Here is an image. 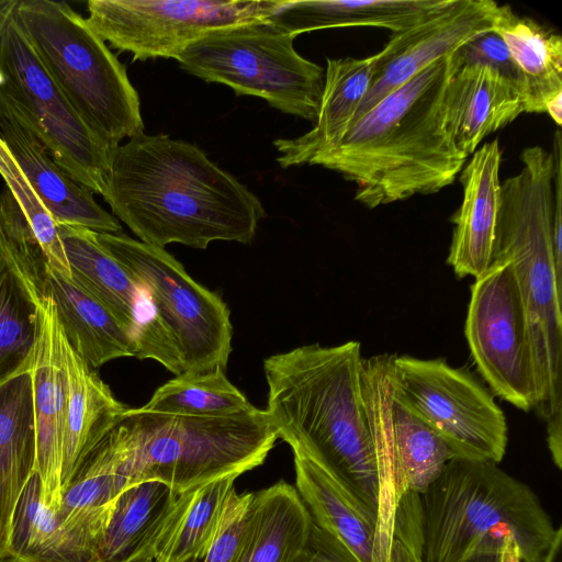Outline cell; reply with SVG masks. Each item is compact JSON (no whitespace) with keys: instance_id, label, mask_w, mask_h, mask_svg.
I'll return each instance as SVG.
<instances>
[{"instance_id":"3","label":"cell","mask_w":562,"mask_h":562,"mask_svg":"<svg viewBox=\"0 0 562 562\" xmlns=\"http://www.w3.org/2000/svg\"><path fill=\"white\" fill-rule=\"evenodd\" d=\"M458 61L454 52L424 68L310 165L355 182V199L370 209L451 184L468 158L454 146L445 120L446 88Z\"/></svg>"},{"instance_id":"15","label":"cell","mask_w":562,"mask_h":562,"mask_svg":"<svg viewBox=\"0 0 562 562\" xmlns=\"http://www.w3.org/2000/svg\"><path fill=\"white\" fill-rule=\"evenodd\" d=\"M501 5L492 0H448L415 25L392 33L374 54V75L350 127L380 100L438 59L494 31Z\"/></svg>"},{"instance_id":"16","label":"cell","mask_w":562,"mask_h":562,"mask_svg":"<svg viewBox=\"0 0 562 562\" xmlns=\"http://www.w3.org/2000/svg\"><path fill=\"white\" fill-rule=\"evenodd\" d=\"M1 85V83H0ZM0 137L57 224L119 234L122 225L49 156L24 111L0 86Z\"/></svg>"},{"instance_id":"25","label":"cell","mask_w":562,"mask_h":562,"mask_svg":"<svg viewBox=\"0 0 562 562\" xmlns=\"http://www.w3.org/2000/svg\"><path fill=\"white\" fill-rule=\"evenodd\" d=\"M58 232L71 279L99 300L134 340L154 313L144 290L99 244L95 232L66 224H58Z\"/></svg>"},{"instance_id":"2","label":"cell","mask_w":562,"mask_h":562,"mask_svg":"<svg viewBox=\"0 0 562 562\" xmlns=\"http://www.w3.org/2000/svg\"><path fill=\"white\" fill-rule=\"evenodd\" d=\"M358 341L304 345L263 361L265 409L293 453L327 470L378 520L380 487Z\"/></svg>"},{"instance_id":"7","label":"cell","mask_w":562,"mask_h":562,"mask_svg":"<svg viewBox=\"0 0 562 562\" xmlns=\"http://www.w3.org/2000/svg\"><path fill=\"white\" fill-rule=\"evenodd\" d=\"M14 13L52 79L99 138L117 147L144 131L125 65L81 14L53 0H19Z\"/></svg>"},{"instance_id":"40","label":"cell","mask_w":562,"mask_h":562,"mask_svg":"<svg viewBox=\"0 0 562 562\" xmlns=\"http://www.w3.org/2000/svg\"><path fill=\"white\" fill-rule=\"evenodd\" d=\"M543 562H562V527H558Z\"/></svg>"},{"instance_id":"22","label":"cell","mask_w":562,"mask_h":562,"mask_svg":"<svg viewBox=\"0 0 562 562\" xmlns=\"http://www.w3.org/2000/svg\"><path fill=\"white\" fill-rule=\"evenodd\" d=\"M67 380V414L63 447L61 493L89 453L121 422L126 406L68 344L59 331Z\"/></svg>"},{"instance_id":"45","label":"cell","mask_w":562,"mask_h":562,"mask_svg":"<svg viewBox=\"0 0 562 562\" xmlns=\"http://www.w3.org/2000/svg\"><path fill=\"white\" fill-rule=\"evenodd\" d=\"M128 562H154L153 549H147Z\"/></svg>"},{"instance_id":"4","label":"cell","mask_w":562,"mask_h":562,"mask_svg":"<svg viewBox=\"0 0 562 562\" xmlns=\"http://www.w3.org/2000/svg\"><path fill=\"white\" fill-rule=\"evenodd\" d=\"M520 171L501 182L492 262L513 263L526 310L537 387L535 411L562 468V293L553 263V157L526 147ZM492 265V263H491Z\"/></svg>"},{"instance_id":"5","label":"cell","mask_w":562,"mask_h":562,"mask_svg":"<svg viewBox=\"0 0 562 562\" xmlns=\"http://www.w3.org/2000/svg\"><path fill=\"white\" fill-rule=\"evenodd\" d=\"M420 562H464L517 544L521 562H543L557 529L539 496L492 461L451 459L419 494Z\"/></svg>"},{"instance_id":"29","label":"cell","mask_w":562,"mask_h":562,"mask_svg":"<svg viewBox=\"0 0 562 562\" xmlns=\"http://www.w3.org/2000/svg\"><path fill=\"white\" fill-rule=\"evenodd\" d=\"M312 517L296 488L278 482L252 493L236 562H290L304 546Z\"/></svg>"},{"instance_id":"12","label":"cell","mask_w":562,"mask_h":562,"mask_svg":"<svg viewBox=\"0 0 562 562\" xmlns=\"http://www.w3.org/2000/svg\"><path fill=\"white\" fill-rule=\"evenodd\" d=\"M395 386L454 458L499 463L508 443L503 411L469 370L445 359L392 356Z\"/></svg>"},{"instance_id":"32","label":"cell","mask_w":562,"mask_h":562,"mask_svg":"<svg viewBox=\"0 0 562 562\" xmlns=\"http://www.w3.org/2000/svg\"><path fill=\"white\" fill-rule=\"evenodd\" d=\"M177 494L158 481L125 487L116 497L97 551V562H128L153 549Z\"/></svg>"},{"instance_id":"14","label":"cell","mask_w":562,"mask_h":562,"mask_svg":"<svg viewBox=\"0 0 562 562\" xmlns=\"http://www.w3.org/2000/svg\"><path fill=\"white\" fill-rule=\"evenodd\" d=\"M465 337L476 369L495 395L535 408L529 324L513 263L494 261L471 285Z\"/></svg>"},{"instance_id":"23","label":"cell","mask_w":562,"mask_h":562,"mask_svg":"<svg viewBox=\"0 0 562 562\" xmlns=\"http://www.w3.org/2000/svg\"><path fill=\"white\" fill-rule=\"evenodd\" d=\"M374 55L366 58H327L324 87L314 126L294 138H278L273 146L282 168L310 164L335 147L350 128L374 75Z\"/></svg>"},{"instance_id":"10","label":"cell","mask_w":562,"mask_h":562,"mask_svg":"<svg viewBox=\"0 0 562 562\" xmlns=\"http://www.w3.org/2000/svg\"><path fill=\"white\" fill-rule=\"evenodd\" d=\"M95 237L146 293L179 353L183 372L225 370L233 326L224 301L194 281L165 248L122 233H95Z\"/></svg>"},{"instance_id":"38","label":"cell","mask_w":562,"mask_h":562,"mask_svg":"<svg viewBox=\"0 0 562 562\" xmlns=\"http://www.w3.org/2000/svg\"><path fill=\"white\" fill-rule=\"evenodd\" d=\"M290 562H357L335 536L312 521L304 546Z\"/></svg>"},{"instance_id":"9","label":"cell","mask_w":562,"mask_h":562,"mask_svg":"<svg viewBox=\"0 0 562 562\" xmlns=\"http://www.w3.org/2000/svg\"><path fill=\"white\" fill-rule=\"evenodd\" d=\"M389 353L363 358L361 387L375 454L380 499L376 540L380 562H395L403 542L395 536L398 506L408 492L423 494L454 458L445 441L397 391Z\"/></svg>"},{"instance_id":"6","label":"cell","mask_w":562,"mask_h":562,"mask_svg":"<svg viewBox=\"0 0 562 562\" xmlns=\"http://www.w3.org/2000/svg\"><path fill=\"white\" fill-rule=\"evenodd\" d=\"M120 424L130 484L158 481L177 495L261 465L278 439L267 412L255 406L225 416L126 408Z\"/></svg>"},{"instance_id":"13","label":"cell","mask_w":562,"mask_h":562,"mask_svg":"<svg viewBox=\"0 0 562 562\" xmlns=\"http://www.w3.org/2000/svg\"><path fill=\"white\" fill-rule=\"evenodd\" d=\"M282 0H90V27L132 60L177 58L207 33L265 22Z\"/></svg>"},{"instance_id":"26","label":"cell","mask_w":562,"mask_h":562,"mask_svg":"<svg viewBox=\"0 0 562 562\" xmlns=\"http://www.w3.org/2000/svg\"><path fill=\"white\" fill-rule=\"evenodd\" d=\"M43 294L55 304L56 314L71 348L93 369L106 362L135 357V342L109 310L71 278L45 263Z\"/></svg>"},{"instance_id":"20","label":"cell","mask_w":562,"mask_h":562,"mask_svg":"<svg viewBox=\"0 0 562 562\" xmlns=\"http://www.w3.org/2000/svg\"><path fill=\"white\" fill-rule=\"evenodd\" d=\"M524 112L522 93L506 78L488 67L458 61L446 88L445 120L459 151L473 154L486 136Z\"/></svg>"},{"instance_id":"33","label":"cell","mask_w":562,"mask_h":562,"mask_svg":"<svg viewBox=\"0 0 562 562\" xmlns=\"http://www.w3.org/2000/svg\"><path fill=\"white\" fill-rule=\"evenodd\" d=\"M1 562H95L43 504L36 472L18 504L8 554Z\"/></svg>"},{"instance_id":"37","label":"cell","mask_w":562,"mask_h":562,"mask_svg":"<svg viewBox=\"0 0 562 562\" xmlns=\"http://www.w3.org/2000/svg\"><path fill=\"white\" fill-rule=\"evenodd\" d=\"M456 54L460 65L484 66L497 71L514 85L525 99L522 77L505 42L496 32L491 31L471 40Z\"/></svg>"},{"instance_id":"43","label":"cell","mask_w":562,"mask_h":562,"mask_svg":"<svg viewBox=\"0 0 562 562\" xmlns=\"http://www.w3.org/2000/svg\"><path fill=\"white\" fill-rule=\"evenodd\" d=\"M19 0H0V34Z\"/></svg>"},{"instance_id":"42","label":"cell","mask_w":562,"mask_h":562,"mask_svg":"<svg viewBox=\"0 0 562 562\" xmlns=\"http://www.w3.org/2000/svg\"><path fill=\"white\" fill-rule=\"evenodd\" d=\"M499 562H521L519 549L514 540L505 541L499 553Z\"/></svg>"},{"instance_id":"19","label":"cell","mask_w":562,"mask_h":562,"mask_svg":"<svg viewBox=\"0 0 562 562\" xmlns=\"http://www.w3.org/2000/svg\"><path fill=\"white\" fill-rule=\"evenodd\" d=\"M502 149L497 139L473 153L460 176L463 196L447 262L459 278L482 276L492 263L499 210Z\"/></svg>"},{"instance_id":"36","label":"cell","mask_w":562,"mask_h":562,"mask_svg":"<svg viewBox=\"0 0 562 562\" xmlns=\"http://www.w3.org/2000/svg\"><path fill=\"white\" fill-rule=\"evenodd\" d=\"M251 498L252 493L238 494L235 487L231 491L211 547L202 559L191 562H236Z\"/></svg>"},{"instance_id":"8","label":"cell","mask_w":562,"mask_h":562,"mask_svg":"<svg viewBox=\"0 0 562 562\" xmlns=\"http://www.w3.org/2000/svg\"><path fill=\"white\" fill-rule=\"evenodd\" d=\"M295 36L268 20L212 31L177 58L186 72L263 99L282 113L315 122L325 69L294 48Z\"/></svg>"},{"instance_id":"30","label":"cell","mask_w":562,"mask_h":562,"mask_svg":"<svg viewBox=\"0 0 562 562\" xmlns=\"http://www.w3.org/2000/svg\"><path fill=\"white\" fill-rule=\"evenodd\" d=\"M236 479L218 477L177 496L155 539L154 562H191L205 555Z\"/></svg>"},{"instance_id":"28","label":"cell","mask_w":562,"mask_h":562,"mask_svg":"<svg viewBox=\"0 0 562 562\" xmlns=\"http://www.w3.org/2000/svg\"><path fill=\"white\" fill-rule=\"evenodd\" d=\"M293 456L295 488L313 521L342 542L357 562H380L375 519L322 465Z\"/></svg>"},{"instance_id":"21","label":"cell","mask_w":562,"mask_h":562,"mask_svg":"<svg viewBox=\"0 0 562 562\" xmlns=\"http://www.w3.org/2000/svg\"><path fill=\"white\" fill-rule=\"evenodd\" d=\"M120 423L99 442L63 492L56 517L97 562V551L119 494L130 482L123 473Z\"/></svg>"},{"instance_id":"11","label":"cell","mask_w":562,"mask_h":562,"mask_svg":"<svg viewBox=\"0 0 562 562\" xmlns=\"http://www.w3.org/2000/svg\"><path fill=\"white\" fill-rule=\"evenodd\" d=\"M0 85L24 111L52 159L76 182L103 193L116 147L80 119L23 33L14 10L0 34Z\"/></svg>"},{"instance_id":"44","label":"cell","mask_w":562,"mask_h":562,"mask_svg":"<svg viewBox=\"0 0 562 562\" xmlns=\"http://www.w3.org/2000/svg\"><path fill=\"white\" fill-rule=\"evenodd\" d=\"M464 562H499V553L498 554L477 555V557L469 559Z\"/></svg>"},{"instance_id":"35","label":"cell","mask_w":562,"mask_h":562,"mask_svg":"<svg viewBox=\"0 0 562 562\" xmlns=\"http://www.w3.org/2000/svg\"><path fill=\"white\" fill-rule=\"evenodd\" d=\"M0 176L5 189L20 210L34 240L40 246L46 263L54 271L71 278L58 224L30 184L19 165L0 137Z\"/></svg>"},{"instance_id":"17","label":"cell","mask_w":562,"mask_h":562,"mask_svg":"<svg viewBox=\"0 0 562 562\" xmlns=\"http://www.w3.org/2000/svg\"><path fill=\"white\" fill-rule=\"evenodd\" d=\"M45 263L35 241L0 224V383L32 369Z\"/></svg>"},{"instance_id":"34","label":"cell","mask_w":562,"mask_h":562,"mask_svg":"<svg viewBox=\"0 0 562 562\" xmlns=\"http://www.w3.org/2000/svg\"><path fill=\"white\" fill-rule=\"evenodd\" d=\"M254 405L226 376L225 370L183 372L158 387L143 409L184 416H225Z\"/></svg>"},{"instance_id":"24","label":"cell","mask_w":562,"mask_h":562,"mask_svg":"<svg viewBox=\"0 0 562 562\" xmlns=\"http://www.w3.org/2000/svg\"><path fill=\"white\" fill-rule=\"evenodd\" d=\"M36 472L31 371L0 383V562L9 550L20 498Z\"/></svg>"},{"instance_id":"27","label":"cell","mask_w":562,"mask_h":562,"mask_svg":"<svg viewBox=\"0 0 562 562\" xmlns=\"http://www.w3.org/2000/svg\"><path fill=\"white\" fill-rule=\"evenodd\" d=\"M448 0H282L268 21L281 31L302 33L336 27L373 26L402 32Z\"/></svg>"},{"instance_id":"1","label":"cell","mask_w":562,"mask_h":562,"mask_svg":"<svg viewBox=\"0 0 562 562\" xmlns=\"http://www.w3.org/2000/svg\"><path fill=\"white\" fill-rule=\"evenodd\" d=\"M102 196L140 241L160 248L250 244L266 216L259 198L201 148L144 131L116 147Z\"/></svg>"},{"instance_id":"39","label":"cell","mask_w":562,"mask_h":562,"mask_svg":"<svg viewBox=\"0 0 562 562\" xmlns=\"http://www.w3.org/2000/svg\"><path fill=\"white\" fill-rule=\"evenodd\" d=\"M553 263L558 278L562 277V134L553 135Z\"/></svg>"},{"instance_id":"18","label":"cell","mask_w":562,"mask_h":562,"mask_svg":"<svg viewBox=\"0 0 562 562\" xmlns=\"http://www.w3.org/2000/svg\"><path fill=\"white\" fill-rule=\"evenodd\" d=\"M40 331L31 369L36 432V473L41 499L54 513L61 504L63 447L67 414V380L63 366L60 325L52 299L40 302Z\"/></svg>"},{"instance_id":"31","label":"cell","mask_w":562,"mask_h":562,"mask_svg":"<svg viewBox=\"0 0 562 562\" xmlns=\"http://www.w3.org/2000/svg\"><path fill=\"white\" fill-rule=\"evenodd\" d=\"M505 42L524 81L527 113H544L562 93V38L530 18L501 5L494 27Z\"/></svg>"},{"instance_id":"41","label":"cell","mask_w":562,"mask_h":562,"mask_svg":"<svg viewBox=\"0 0 562 562\" xmlns=\"http://www.w3.org/2000/svg\"><path fill=\"white\" fill-rule=\"evenodd\" d=\"M544 113H548L558 126L562 124V93L547 102Z\"/></svg>"}]
</instances>
